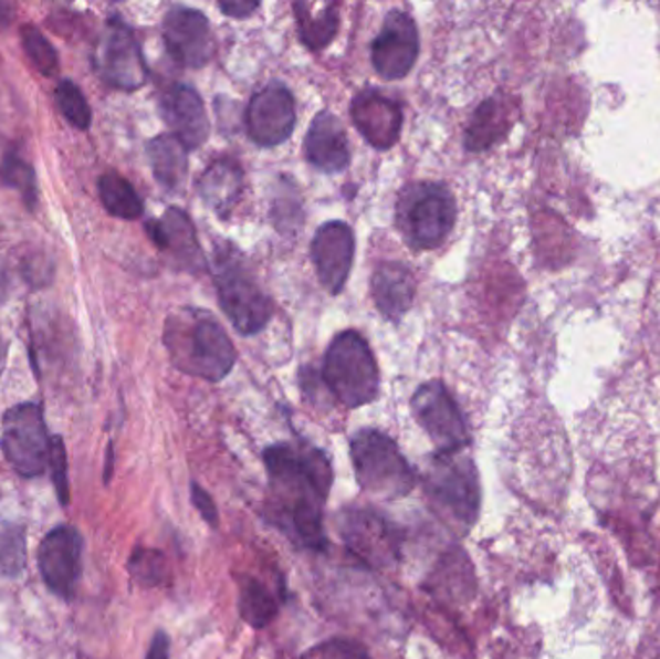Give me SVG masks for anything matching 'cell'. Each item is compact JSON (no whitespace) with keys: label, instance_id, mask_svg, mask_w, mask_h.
<instances>
[{"label":"cell","instance_id":"obj_3","mask_svg":"<svg viewBox=\"0 0 660 659\" xmlns=\"http://www.w3.org/2000/svg\"><path fill=\"white\" fill-rule=\"evenodd\" d=\"M265 467L281 499L282 513L304 503L325 505L333 485V468L327 454L313 444H271L265 451Z\"/></svg>","mask_w":660,"mask_h":659},{"label":"cell","instance_id":"obj_4","mask_svg":"<svg viewBox=\"0 0 660 659\" xmlns=\"http://www.w3.org/2000/svg\"><path fill=\"white\" fill-rule=\"evenodd\" d=\"M455 213L454 196L447 186L416 182L400 192L396 203V227L413 250H434L450 237Z\"/></svg>","mask_w":660,"mask_h":659},{"label":"cell","instance_id":"obj_36","mask_svg":"<svg viewBox=\"0 0 660 659\" xmlns=\"http://www.w3.org/2000/svg\"><path fill=\"white\" fill-rule=\"evenodd\" d=\"M191 503L196 505L207 524H211L213 529L219 526V509L214 505L213 498L196 482L191 483Z\"/></svg>","mask_w":660,"mask_h":659},{"label":"cell","instance_id":"obj_10","mask_svg":"<svg viewBox=\"0 0 660 659\" xmlns=\"http://www.w3.org/2000/svg\"><path fill=\"white\" fill-rule=\"evenodd\" d=\"M93 64L103 82L116 90L134 92L147 82V66L139 43L121 18H111L105 25L93 53Z\"/></svg>","mask_w":660,"mask_h":659},{"label":"cell","instance_id":"obj_30","mask_svg":"<svg viewBox=\"0 0 660 659\" xmlns=\"http://www.w3.org/2000/svg\"><path fill=\"white\" fill-rule=\"evenodd\" d=\"M56 103L62 115L72 126L80 130H87L92 124V108L85 101L84 93L70 80H62L56 87Z\"/></svg>","mask_w":660,"mask_h":659},{"label":"cell","instance_id":"obj_9","mask_svg":"<svg viewBox=\"0 0 660 659\" xmlns=\"http://www.w3.org/2000/svg\"><path fill=\"white\" fill-rule=\"evenodd\" d=\"M338 534L357 559L375 568H388L400 559L402 536L392 522L371 509H344Z\"/></svg>","mask_w":660,"mask_h":659},{"label":"cell","instance_id":"obj_15","mask_svg":"<svg viewBox=\"0 0 660 659\" xmlns=\"http://www.w3.org/2000/svg\"><path fill=\"white\" fill-rule=\"evenodd\" d=\"M39 571L46 586L62 598L74 594L82 565V536L72 526H59L46 534L38 553Z\"/></svg>","mask_w":660,"mask_h":659},{"label":"cell","instance_id":"obj_2","mask_svg":"<svg viewBox=\"0 0 660 659\" xmlns=\"http://www.w3.org/2000/svg\"><path fill=\"white\" fill-rule=\"evenodd\" d=\"M427 499L447 526L468 534L481 511L478 468L463 451L437 452L423 474Z\"/></svg>","mask_w":660,"mask_h":659},{"label":"cell","instance_id":"obj_32","mask_svg":"<svg viewBox=\"0 0 660 659\" xmlns=\"http://www.w3.org/2000/svg\"><path fill=\"white\" fill-rule=\"evenodd\" d=\"M22 43L25 53L30 56L31 62L38 66L41 74L54 76L59 72V56H56V51L49 43V39L35 25H23Z\"/></svg>","mask_w":660,"mask_h":659},{"label":"cell","instance_id":"obj_17","mask_svg":"<svg viewBox=\"0 0 660 659\" xmlns=\"http://www.w3.org/2000/svg\"><path fill=\"white\" fill-rule=\"evenodd\" d=\"M352 121L375 149H390L402 132V107L379 90H365L352 101Z\"/></svg>","mask_w":660,"mask_h":659},{"label":"cell","instance_id":"obj_40","mask_svg":"<svg viewBox=\"0 0 660 659\" xmlns=\"http://www.w3.org/2000/svg\"><path fill=\"white\" fill-rule=\"evenodd\" d=\"M4 364H7V341H4L2 331H0V374L4 369Z\"/></svg>","mask_w":660,"mask_h":659},{"label":"cell","instance_id":"obj_16","mask_svg":"<svg viewBox=\"0 0 660 659\" xmlns=\"http://www.w3.org/2000/svg\"><path fill=\"white\" fill-rule=\"evenodd\" d=\"M356 252L354 232L346 222L328 221L317 230L312 242V258L321 283L333 296L341 294L348 281Z\"/></svg>","mask_w":660,"mask_h":659},{"label":"cell","instance_id":"obj_1","mask_svg":"<svg viewBox=\"0 0 660 659\" xmlns=\"http://www.w3.org/2000/svg\"><path fill=\"white\" fill-rule=\"evenodd\" d=\"M165 346L176 368L207 381H222L235 364L232 341L214 315L199 307H184L165 325Z\"/></svg>","mask_w":660,"mask_h":659},{"label":"cell","instance_id":"obj_25","mask_svg":"<svg viewBox=\"0 0 660 659\" xmlns=\"http://www.w3.org/2000/svg\"><path fill=\"white\" fill-rule=\"evenodd\" d=\"M300 39L310 49H325L338 31V4L334 2H294Z\"/></svg>","mask_w":660,"mask_h":659},{"label":"cell","instance_id":"obj_18","mask_svg":"<svg viewBox=\"0 0 660 659\" xmlns=\"http://www.w3.org/2000/svg\"><path fill=\"white\" fill-rule=\"evenodd\" d=\"M147 232L176 268L193 273L206 268V255L201 252L196 229L182 209L168 208L160 219L147 222Z\"/></svg>","mask_w":660,"mask_h":659},{"label":"cell","instance_id":"obj_29","mask_svg":"<svg viewBox=\"0 0 660 659\" xmlns=\"http://www.w3.org/2000/svg\"><path fill=\"white\" fill-rule=\"evenodd\" d=\"M129 573H132V578L145 588L159 586L167 575L165 555L157 550H149V547H137L129 559Z\"/></svg>","mask_w":660,"mask_h":659},{"label":"cell","instance_id":"obj_6","mask_svg":"<svg viewBox=\"0 0 660 659\" xmlns=\"http://www.w3.org/2000/svg\"><path fill=\"white\" fill-rule=\"evenodd\" d=\"M323 381L344 407L369 405L379 395V368L371 348L357 331H344L328 346Z\"/></svg>","mask_w":660,"mask_h":659},{"label":"cell","instance_id":"obj_5","mask_svg":"<svg viewBox=\"0 0 660 659\" xmlns=\"http://www.w3.org/2000/svg\"><path fill=\"white\" fill-rule=\"evenodd\" d=\"M357 483L373 498L402 499L416 485V472L395 439L377 430L357 431L349 443Z\"/></svg>","mask_w":660,"mask_h":659},{"label":"cell","instance_id":"obj_20","mask_svg":"<svg viewBox=\"0 0 660 659\" xmlns=\"http://www.w3.org/2000/svg\"><path fill=\"white\" fill-rule=\"evenodd\" d=\"M305 155L313 167L336 175L348 169L349 146L348 136L342 126L341 118L321 111L319 115L313 118L312 126L305 136Z\"/></svg>","mask_w":660,"mask_h":659},{"label":"cell","instance_id":"obj_22","mask_svg":"<svg viewBox=\"0 0 660 659\" xmlns=\"http://www.w3.org/2000/svg\"><path fill=\"white\" fill-rule=\"evenodd\" d=\"M243 172L232 157H220L199 178V193L220 219H228L242 196Z\"/></svg>","mask_w":660,"mask_h":659},{"label":"cell","instance_id":"obj_35","mask_svg":"<svg viewBox=\"0 0 660 659\" xmlns=\"http://www.w3.org/2000/svg\"><path fill=\"white\" fill-rule=\"evenodd\" d=\"M307 659H369L362 648L349 642H328L313 650Z\"/></svg>","mask_w":660,"mask_h":659},{"label":"cell","instance_id":"obj_14","mask_svg":"<svg viewBox=\"0 0 660 659\" xmlns=\"http://www.w3.org/2000/svg\"><path fill=\"white\" fill-rule=\"evenodd\" d=\"M163 38L170 56L186 69H201L213 56L211 23L203 12L193 8H170L163 22Z\"/></svg>","mask_w":660,"mask_h":659},{"label":"cell","instance_id":"obj_21","mask_svg":"<svg viewBox=\"0 0 660 659\" xmlns=\"http://www.w3.org/2000/svg\"><path fill=\"white\" fill-rule=\"evenodd\" d=\"M373 299L388 322L398 323L416 299V276L402 263H380L371 281Z\"/></svg>","mask_w":660,"mask_h":659},{"label":"cell","instance_id":"obj_28","mask_svg":"<svg viewBox=\"0 0 660 659\" xmlns=\"http://www.w3.org/2000/svg\"><path fill=\"white\" fill-rule=\"evenodd\" d=\"M99 193L103 206L108 213L118 219L134 221L144 216V203L137 196L134 186L129 185L126 178H122L116 172H107L99 180Z\"/></svg>","mask_w":660,"mask_h":659},{"label":"cell","instance_id":"obj_26","mask_svg":"<svg viewBox=\"0 0 660 659\" xmlns=\"http://www.w3.org/2000/svg\"><path fill=\"white\" fill-rule=\"evenodd\" d=\"M470 586H473L470 561L460 550L448 553L447 557L440 561L429 584L437 598L450 599L454 604L470 596Z\"/></svg>","mask_w":660,"mask_h":659},{"label":"cell","instance_id":"obj_24","mask_svg":"<svg viewBox=\"0 0 660 659\" xmlns=\"http://www.w3.org/2000/svg\"><path fill=\"white\" fill-rule=\"evenodd\" d=\"M512 108L501 95L486 100L471 116L465 130V147L470 151H483L509 132Z\"/></svg>","mask_w":660,"mask_h":659},{"label":"cell","instance_id":"obj_11","mask_svg":"<svg viewBox=\"0 0 660 659\" xmlns=\"http://www.w3.org/2000/svg\"><path fill=\"white\" fill-rule=\"evenodd\" d=\"M411 410L439 452L463 451L470 444L462 412L442 381L421 385L411 399Z\"/></svg>","mask_w":660,"mask_h":659},{"label":"cell","instance_id":"obj_33","mask_svg":"<svg viewBox=\"0 0 660 659\" xmlns=\"http://www.w3.org/2000/svg\"><path fill=\"white\" fill-rule=\"evenodd\" d=\"M25 563V540L22 530L14 524H0V571L4 575H18Z\"/></svg>","mask_w":660,"mask_h":659},{"label":"cell","instance_id":"obj_8","mask_svg":"<svg viewBox=\"0 0 660 659\" xmlns=\"http://www.w3.org/2000/svg\"><path fill=\"white\" fill-rule=\"evenodd\" d=\"M2 452L18 474H43L51 459L53 439L46 436L43 410L33 402L10 408L2 420Z\"/></svg>","mask_w":660,"mask_h":659},{"label":"cell","instance_id":"obj_39","mask_svg":"<svg viewBox=\"0 0 660 659\" xmlns=\"http://www.w3.org/2000/svg\"><path fill=\"white\" fill-rule=\"evenodd\" d=\"M8 296V273L4 265L0 263V302Z\"/></svg>","mask_w":660,"mask_h":659},{"label":"cell","instance_id":"obj_12","mask_svg":"<svg viewBox=\"0 0 660 659\" xmlns=\"http://www.w3.org/2000/svg\"><path fill=\"white\" fill-rule=\"evenodd\" d=\"M245 124L251 142L261 147L281 146L296 126V103L286 85L271 82L250 101Z\"/></svg>","mask_w":660,"mask_h":659},{"label":"cell","instance_id":"obj_37","mask_svg":"<svg viewBox=\"0 0 660 659\" xmlns=\"http://www.w3.org/2000/svg\"><path fill=\"white\" fill-rule=\"evenodd\" d=\"M258 8V2H251V0H224V2H220V10L224 14L230 15V18H240V20L253 14Z\"/></svg>","mask_w":660,"mask_h":659},{"label":"cell","instance_id":"obj_34","mask_svg":"<svg viewBox=\"0 0 660 659\" xmlns=\"http://www.w3.org/2000/svg\"><path fill=\"white\" fill-rule=\"evenodd\" d=\"M49 468L53 470V482L56 485V493L61 499L62 505L69 503V478H66V451L61 439L54 438L51 444V459Z\"/></svg>","mask_w":660,"mask_h":659},{"label":"cell","instance_id":"obj_38","mask_svg":"<svg viewBox=\"0 0 660 659\" xmlns=\"http://www.w3.org/2000/svg\"><path fill=\"white\" fill-rule=\"evenodd\" d=\"M168 653H170V638H168L167 632L159 630V632L153 637L149 652H147L145 659H168Z\"/></svg>","mask_w":660,"mask_h":659},{"label":"cell","instance_id":"obj_19","mask_svg":"<svg viewBox=\"0 0 660 659\" xmlns=\"http://www.w3.org/2000/svg\"><path fill=\"white\" fill-rule=\"evenodd\" d=\"M160 113L170 126L172 136L180 139L186 149H198L209 138V118L199 93L186 84L168 87L160 100Z\"/></svg>","mask_w":660,"mask_h":659},{"label":"cell","instance_id":"obj_13","mask_svg":"<svg viewBox=\"0 0 660 659\" xmlns=\"http://www.w3.org/2000/svg\"><path fill=\"white\" fill-rule=\"evenodd\" d=\"M419 56V31L408 12L392 10L371 46L373 66L385 80H402Z\"/></svg>","mask_w":660,"mask_h":659},{"label":"cell","instance_id":"obj_23","mask_svg":"<svg viewBox=\"0 0 660 659\" xmlns=\"http://www.w3.org/2000/svg\"><path fill=\"white\" fill-rule=\"evenodd\" d=\"M153 175L168 192L180 190L188 175V149L172 134L157 136L147 146Z\"/></svg>","mask_w":660,"mask_h":659},{"label":"cell","instance_id":"obj_27","mask_svg":"<svg viewBox=\"0 0 660 659\" xmlns=\"http://www.w3.org/2000/svg\"><path fill=\"white\" fill-rule=\"evenodd\" d=\"M279 602L269 592L265 584L258 578H243L240 580V596H238V611L243 623L253 629H263L274 621L279 615Z\"/></svg>","mask_w":660,"mask_h":659},{"label":"cell","instance_id":"obj_7","mask_svg":"<svg viewBox=\"0 0 660 659\" xmlns=\"http://www.w3.org/2000/svg\"><path fill=\"white\" fill-rule=\"evenodd\" d=\"M214 284L220 306L235 330L245 337L265 330L273 317V304L234 250L219 248L214 253Z\"/></svg>","mask_w":660,"mask_h":659},{"label":"cell","instance_id":"obj_31","mask_svg":"<svg viewBox=\"0 0 660 659\" xmlns=\"http://www.w3.org/2000/svg\"><path fill=\"white\" fill-rule=\"evenodd\" d=\"M0 175L2 180L8 186L15 188L18 192L22 193L23 200L28 201V206L33 208L38 201V180H35V172L31 169L30 163L23 161L18 154H8L0 167Z\"/></svg>","mask_w":660,"mask_h":659}]
</instances>
